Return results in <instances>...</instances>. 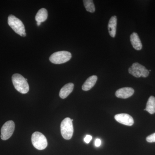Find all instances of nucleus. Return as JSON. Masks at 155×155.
Wrapping results in <instances>:
<instances>
[{
    "label": "nucleus",
    "mask_w": 155,
    "mask_h": 155,
    "mask_svg": "<svg viewBox=\"0 0 155 155\" xmlns=\"http://www.w3.org/2000/svg\"><path fill=\"white\" fill-rule=\"evenodd\" d=\"M12 80L14 87L20 93L25 94L29 91L28 82L22 75L17 73L14 74L12 76Z\"/></svg>",
    "instance_id": "f257e3e1"
},
{
    "label": "nucleus",
    "mask_w": 155,
    "mask_h": 155,
    "mask_svg": "<svg viewBox=\"0 0 155 155\" xmlns=\"http://www.w3.org/2000/svg\"><path fill=\"white\" fill-rule=\"evenodd\" d=\"M8 24L13 30L22 37H25V26L21 20L14 15H9L8 17Z\"/></svg>",
    "instance_id": "f03ea898"
},
{
    "label": "nucleus",
    "mask_w": 155,
    "mask_h": 155,
    "mask_svg": "<svg viewBox=\"0 0 155 155\" xmlns=\"http://www.w3.org/2000/svg\"><path fill=\"white\" fill-rule=\"evenodd\" d=\"M71 58V53L67 51H60L53 54L50 56L49 60L53 64H61L68 62Z\"/></svg>",
    "instance_id": "7ed1b4c3"
},
{
    "label": "nucleus",
    "mask_w": 155,
    "mask_h": 155,
    "mask_svg": "<svg viewBox=\"0 0 155 155\" xmlns=\"http://www.w3.org/2000/svg\"><path fill=\"white\" fill-rule=\"evenodd\" d=\"M61 133L64 138L66 140H70L73 135V124L72 119L69 118H66L63 120L61 123Z\"/></svg>",
    "instance_id": "20e7f679"
},
{
    "label": "nucleus",
    "mask_w": 155,
    "mask_h": 155,
    "mask_svg": "<svg viewBox=\"0 0 155 155\" xmlns=\"http://www.w3.org/2000/svg\"><path fill=\"white\" fill-rule=\"evenodd\" d=\"M31 142L33 146L38 150H44L48 146L46 137L41 132H34L31 136Z\"/></svg>",
    "instance_id": "39448f33"
},
{
    "label": "nucleus",
    "mask_w": 155,
    "mask_h": 155,
    "mask_svg": "<svg viewBox=\"0 0 155 155\" xmlns=\"http://www.w3.org/2000/svg\"><path fill=\"white\" fill-rule=\"evenodd\" d=\"M128 72L136 78H146L150 74L149 71L145 67L138 63H134L128 69Z\"/></svg>",
    "instance_id": "423d86ee"
},
{
    "label": "nucleus",
    "mask_w": 155,
    "mask_h": 155,
    "mask_svg": "<svg viewBox=\"0 0 155 155\" xmlns=\"http://www.w3.org/2000/svg\"><path fill=\"white\" fill-rule=\"evenodd\" d=\"M15 129V124L13 121L5 122L1 129V137L2 140H5L11 137Z\"/></svg>",
    "instance_id": "0eeeda50"
},
{
    "label": "nucleus",
    "mask_w": 155,
    "mask_h": 155,
    "mask_svg": "<svg viewBox=\"0 0 155 155\" xmlns=\"http://www.w3.org/2000/svg\"><path fill=\"white\" fill-rule=\"evenodd\" d=\"M115 119L119 123L127 126H132L134 123L133 118L127 114H117L115 115Z\"/></svg>",
    "instance_id": "6e6552de"
},
{
    "label": "nucleus",
    "mask_w": 155,
    "mask_h": 155,
    "mask_svg": "<svg viewBox=\"0 0 155 155\" xmlns=\"http://www.w3.org/2000/svg\"><path fill=\"white\" fill-rule=\"evenodd\" d=\"M133 88L130 87H122L116 92V96L119 98L126 99L132 96L134 94Z\"/></svg>",
    "instance_id": "1a4fd4ad"
},
{
    "label": "nucleus",
    "mask_w": 155,
    "mask_h": 155,
    "mask_svg": "<svg viewBox=\"0 0 155 155\" xmlns=\"http://www.w3.org/2000/svg\"><path fill=\"white\" fill-rule=\"evenodd\" d=\"M117 19L116 16H112L108 23V28L109 34L112 37L116 36V27H117Z\"/></svg>",
    "instance_id": "9d476101"
},
{
    "label": "nucleus",
    "mask_w": 155,
    "mask_h": 155,
    "mask_svg": "<svg viewBox=\"0 0 155 155\" xmlns=\"http://www.w3.org/2000/svg\"><path fill=\"white\" fill-rule=\"evenodd\" d=\"M130 41L131 45L136 50L140 51L142 48V45L138 34L133 32L130 36Z\"/></svg>",
    "instance_id": "9b49d317"
},
{
    "label": "nucleus",
    "mask_w": 155,
    "mask_h": 155,
    "mask_svg": "<svg viewBox=\"0 0 155 155\" xmlns=\"http://www.w3.org/2000/svg\"><path fill=\"white\" fill-rule=\"evenodd\" d=\"M74 87V84L72 83H69L65 84L60 91L59 95L61 98L62 99L67 98L72 92Z\"/></svg>",
    "instance_id": "f8f14e48"
},
{
    "label": "nucleus",
    "mask_w": 155,
    "mask_h": 155,
    "mask_svg": "<svg viewBox=\"0 0 155 155\" xmlns=\"http://www.w3.org/2000/svg\"><path fill=\"white\" fill-rule=\"evenodd\" d=\"M97 80V75H94L87 78L82 86V89L84 91H87L91 89L94 86Z\"/></svg>",
    "instance_id": "ddd939ff"
},
{
    "label": "nucleus",
    "mask_w": 155,
    "mask_h": 155,
    "mask_svg": "<svg viewBox=\"0 0 155 155\" xmlns=\"http://www.w3.org/2000/svg\"><path fill=\"white\" fill-rule=\"evenodd\" d=\"M48 17V13L47 10L45 8H41L37 13L35 16V19L37 22H45Z\"/></svg>",
    "instance_id": "4468645a"
},
{
    "label": "nucleus",
    "mask_w": 155,
    "mask_h": 155,
    "mask_svg": "<svg viewBox=\"0 0 155 155\" xmlns=\"http://www.w3.org/2000/svg\"><path fill=\"white\" fill-rule=\"evenodd\" d=\"M144 110L147 111L150 114L155 113V97L153 96L150 97L147 102L146 108Z\"/></svg>",
    "instance_id": "2eb2a0df"
},
{
    "label": "nucleus",
    "mask_w": 155,
    "mask_h": 155,
    "mask_svg": "<svg viewBox=\"0 0 155 155\" xmlns=\"http://www.w3.org/2000/svg\"><path fill=\"white\" fill-rule=\"evenodd\" d=\"M83 2L87 11L90 13H94L95 11V7L93 1L92 0H84Z\"/></svg>",
    "instance_id": "dca6fc26"
},
{
    "label": "nucleus",
    "mask_w": 155,
    "mask_h": 155,
    "mask_svg": "<svg viewBox=\"0 0 155 155\" xmlns=\"http://www.w3.org/2000/svg\"><path fill=\"white\" fill-rule=\"evenodd\" d=\"M146 140L148 142H155V133L147 137Z\"/></svg>",
    "instance_id": "f3484780"
},
{
    "label": "nucleus",
    "mask_w": 155,
    "mask_h": 155,
    "mask_svg": "<svg viewBox=\"0 0 155 155\" xmlns=\"http://www.w3.org/2000/svg\"><path fill=\"white\" fill-rule=\"evenodd\" d=\"M92 138V137L90 135H87L86 137H84V141L87 143H89L91 141Z\"/></svg>",
    "instance_id": "a211bd4d"
},
{
    "label": "nucleus",
    "mask_w": 155,
    "mask_h": 155,
    "mask_svg": "<svg viewBox=\"0 0 155 155\" xmlns=\"http://www.w3.org/2000/svg\"><path fill=\"white\" fill-rule=\"evenodd\" d=\"M101 140L99 139H97L95 141V145L96 147H99L101 146Z\"/></svg>",
    "instance_id": "6ab92c4d"
},
{
    "label": "nucleus",
    "mask_w": 155,
    "mask_h": 155,
    "mask_svg": "<svg viewBox=\"0 0 155 155\" xmlns=\"http://www.w3.org/2000/svg\"><path fill=\"white\" fill-rule=\"evenodd\" d=\"M41 24V22H37V25H38V26H39Z\"/></svg>",
    "instance_id": "aec40b11"
},
{
    "label": "nucleus",
    "mask_w": 155,
    "mask_h": 155,
    "mask_svg": "<svg viewBox=\"0 0 155 155\" xmlns=\"http://www.w3.org/2000/svg\"><path fill=\"white\" fill-rule=\"evenodd\" d=\"M25 80L26 81H28V79H27V78H25Z\"/></svg>",
    "instance_id": "412c9836"
}]
</instances>
